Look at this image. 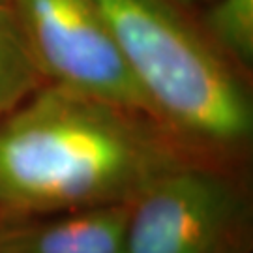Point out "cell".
Here are the masks:
<instances>
[{
	"label": "cell",
	"instance_id": "8",
	"mask_svg": "<svg viewBox=\"0 0 253 253\" xmlns=\"http://www.w3.org/2000/svg\"><path fill=\"white\" fill-rule=\"evenodd\" d=\"M174 4H182V6H191V4H199V2H210V0H172Z\"/></svg>",
	"mask_w": 253,
	"mask_h": 253
},
{
	"label": "cell",
	"instance_id": "5",
	"mask_svg": "<svg viewBox=\"0 0 253 253\" xmlns=\"http://www.w3.org/2000/svg\"><path fill=\"white\" fill-rule=\"evenodd\" d=\"M129 203L0 225V253H126Z\"/></svg>",
	"mask_w": 253,
	"mask_h": 253
},
{
	"label": "cell",
	"instance_id": "2",
	"mask_svg": "<svg viewBox=\"0 0 253 253\" xmlns=\"http://www.w3.org/2000/svg\"><path fill=\"white\" fill-rule=\"evenodd\" d=\"M154 118L199 156L231 158L250 145L253 101L238 68L201 36L172 0H90Z\"/></svg>",
	"mask_w": 253,
	"mask_h": 253
},
{
	"label": "cell",
	"instance_id": "1",
	"mask_svg": "<svg viewBox=\"0 0 253 253\" xmlns=\"http://www.w3.org/2000/svg\"><path fill=\"white\" fill-rule=\"evenodd\" d=\"M193 156L145 113L45 83L0 120V212L124 205Z\"/></svg>",
	"mask_w": 253,
	"mask_h": 253
},
{
	"label": "cell",
	"instance_id": "6",
	"mask_svg": "<svg viewBox=\"0 0 253 253\" xmlns=\"http://www.w3.org/2000/svg\"><path fill=\"white\" fill-rule=\"evenodd\" d=\"M43 84L13 11H0V120Z\"/></svg>",
	"mask_w": 253,
	"mask_h": 253
},
{
	"label": "cell",
	"instance_id": "3",
	"mask_svg": "<svg viewBox=\"0 0 253 253\" xmlns=\"http://www.w3.org/2000/svg\"><path fill=\"white\" fill-rule=\"evenodd\" d=\"M246 190L214 158L193 156L129 201L126 253L250 252Z\"/></svg>",
	"mask_w": 253,
	"mask_h": 253
},
{
	"label": "cell",
	"instance_id": "10",
	"mask_svg": "<svg viewBox=\"0 0 253 253\" xmlns=\"http://www.w3.org/2000/svg\"><path fill=\"white\" fill-rule=\"evenodd\" d=\"M238 253H250V252H238Z\"/></svg>",
	"mask_w": 253,
	"mask_h": 253
},
{
	"label": "cell",
	"instance_id": "4",
	"mask_svg": "<svg viewBox=\"0 0 253 253\" xmlns=\"http://www.w3.org/2000/svg\"><path fill=\"white\" fill-rule=\"evenodd\" d=\"M11 11L43 81L154 118L90 0H11Z\"/></svg>",
	"mask_w": 253,
	"mask_h": 253
},
{
	"label": "cell",
	"instance_id": "9",
	"mask_svg": "<svg viewBox=\"0 0 253 253\" xmlns=\"http://www.w3.org/2000/svg\"><path fill=\"white\" fill-rule=\"evenodd\" d=\"M11 9V0H0V11Z\"/></svg>",
	"mask_w": 253,
	"mask_h": 253
},
{
	"label": "cell",
	"instance_id": "7",
	"mask_svg": "<svg viewBox=\"0 0 253 253\" xmlns=\"http://www.w3.org/2000/svg\"><path fill=\"white\" fill-rule=\"evenodd\" d=\"M207 28L210 42L238 70L253 62V0H210Z\"/></svg>",
	"mask_w": 253,
	"mask_h": 253
}]
</instances>
